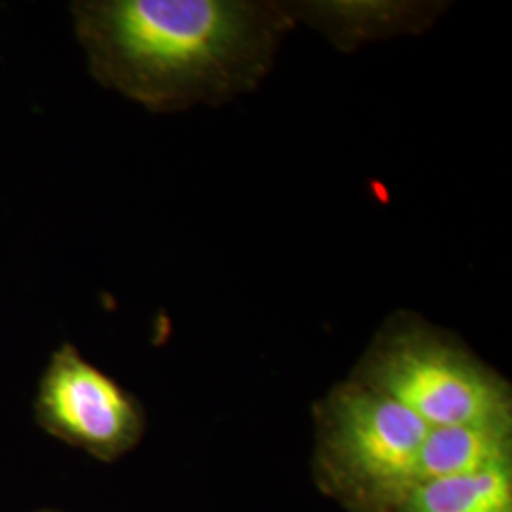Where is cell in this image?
Segmentation results:
<instances>
[{
    "instance_id": "1",
    "label": "cell",
    "mask_w": 512,
    "mask_h": 512,
    "mask_svg": "<svg viewBox=\"0 0 512 512\" xmlns=\"http://www.w3.org/2000/svg\"><path fill=\"white\" fill-rule=\"evenodd\" d=\"M71 14L93 78L156 114L253 92L296 21L251 0H82Z\"/></svg>"
},
{
    "instance_id": "6",
    "label": "cell",
    "mask_w": 512,
    "mask_h": 512,
    "mask_svg": "<svg viewBox=\"0 0 512 512\" xmlns=\"http://www.w3.org/2000/svg\"><path fill=\"white\" fill-rule=\"evenodd\" d=\"M393 512H512V458L418 484Z\"/></svg>"
},
{
    "instance_id": "7",
    "label": "cell",
    "mask_w": 512,
    "mask_h": 512,
    "mask_svg": "<svg viewBox=\"0 0 512 512\" xmlns=\"http://www.w3.org/2000/svg\"><path fill=\"white\" fill-rule=\"evenodd\" d=\"M38 512H55V511H38Z\"/></svg>"
},
{
    "instance_id": "5",
    "label": "cell",
    "mask_w": 512,
    "mask_h": 512,
    "mask_svg": "<svg viewBox=\"0 0 512 512\" xmlns=\"http://www.w3.org/2000/svg\"><path fill=\"white\" fill-rule=\"evenodd\" d=\"M512 458V423L433 427L416 459V484L465 475Z\"/></svg>"
},
{
    "instance_id": "4",
    "label": "cell",
    "mask_w": 512,
    "mask_h": 512,
    "mask_svg": "<svg viewBox=\"0 0 512 512\" xmlns=\"http://www.w3.org/2000/svg\"><path fill=\"white\" fill-rule=\"evenodd\" d=\"M33 412L48 435L103 463L128 456L147 431L143 404L73 344L50 355Z\"/></svg>"
},
{
    "instance_id": "3",
    "label": "cell",
    "mask_w": 512,
    "mask_h": 512,
    "mask_svg": "<svg viewBox=\"0 0 512 512\" xmlns=\"http://www.w3.org/2000/svg\"><path fill=\"white\" fill-rule=\"evenodd\" d=\"M315 473L349 512H393L416 484L429 425L357 380L334 385L315 406Z\"/></svg>"
},
{
    "instance_id": "2",
    "label": "cell",
    "mask_w": 512,
    "mask_h": 512,
    "mask_svg": "<svg viewBox=\"0 0 512 512\" xmlns=\"http://www.w3.org/2000/svg\"><path fill=\"white\" fill-rule=\"evenodd\" d=\"M351 378L403 404L431 429L512 423L509 382L458 338L410 311L387 319Z\"/></svg>"
}]
</instances>
